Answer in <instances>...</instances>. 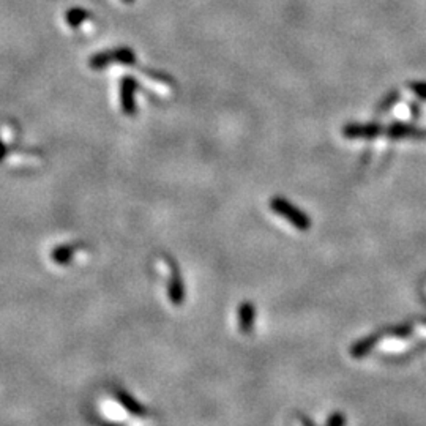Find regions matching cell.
<instances>
[{"instance_id":"cell-9","label":"cell","mask_w":426,"mask_h":426,"mask_svg":"<svg viewBox=\"0 0 426 426\" xmlns=\"http://www.w3.org/2000/svg\"><path fill=\"white\" fill-rule=\"evenodd\" d=\"M119 400L124 404V408L130 412H134V414H141V408L134 403L130 396H126L125 393H119Z\"/></svg>"},{"instance_id":"cell-12","label":"cell","mask_w":426,"mask_h":426,"mask_svg":"<svg viewBox=\"0 0 426 426\" xmlns=\"http://www.w3.org/2000/svg\"><path fill=\"white\" fill-rule=\"evenodd\" d=\"M124 2H128V4H130V2H134V0H124Z\"/></svg>"},{"instance_id":"cell-10","label":"cell","mask_w":426,"mask_h":426,"mask_svg":"<svg viewBox=\"0 0 426 426\" xmlns=\"http://www.w3.org/2000/svg\"><path fill=\"white\" fill-rule=\"evenodd\" d=\"M6 155H9V148H6V144L4 142V139L0 138V163L5 161Z\"/></svg>"},{"instance_id":"cell-8","label":"cell","mask_w":426,"mask_h":426,"mask_svg":"<svg viewBox=\"0 0 426 426\" xmlns=\"http://www.w3.org/2000/svg\"><path fill=\"white\" fill-rule=\"evenodd\" d=\"M253 315H254V311H253V307L250 303L241 305V308H240V329L244 332L250 330V327L253 324Z\"/></svg>"},{"instance_id":"cell-7","label":"cell","mask_w":426,"mask_h":426,"mask_svg":"<svg viewBox=\"0 0 426 426\" xmlns=\"http://www.w3.org/2000/svg\"><path fill=\"white\" fill-rule=\"evenodd\" d=\"M408 346H409V341L400 339V338H392V339L382 341L381 351H386V352H403L404 349H408Z\"/></svg>"},{"instance_id":"cell-4","label":"cell","mask_w":426,"mask_h":426,"mask_svg":"<svg viewBox=\"0 0 426 426\" xmlns=\"http://www.w3.org/2000/svg\"><path fill=\"white\" fill-rule=\"evenodd\" d=\"M382 128L376 124H349L343 128V136L349 139L376 138L379 136Z\"/></svg>"},{"instance_id":"cell-2","label":"cell","mask_w":426,"mask_h":426,"mask_svg":"<svg viewBox=\"0 0 426 426\" xmlns=\"http://www.w3.org/2000/svg\"><path fill=\"white\" fill-rule=\"evenodd\" d=\"M270 209H272L276 215L286 218L290 224L297 227V229L307 231L311 227V219L305 215L302 210H298L295 205L286 201V199L273 197L272 201H270Z\"/></svg>"},{"instance_id":"cell-1","label":"cell","mask_w":426,"mask_h":426,"mask_svg":"<svg viewBox=\"0 0 426 426\" xmlns=\"http://www.w3.org/2000/svg\"><path fill=\"white\" fill-rule=\"evenodd\" d=\"M111 63H122V65H134L136 63V54L130 48H116L109 51L98 53L90 57L89 65L94 70H103Z\"/></svg>"},{"instance_id":"cell-5","label":"cell","mask_w":426,"mask_h":426,"mask_svg":"<svg viewBox=\"0 0 426 426\" xmlns=\"http://www.w3.org/2000/svg\"><path fill=\"white\" fill-rule=\"evenodd\" d=\"M76 250H77V246H73V245L59 246L51 253V259L54 264L65 266V264H68V262H71V259H73Z\"/></svg>"},{"instance_id":"cell-11","label":"cell","mask_w":426,"mask_h":426,"mask_svg":"<svg viewBox=\"0 0 426 426\" xmlns=\"http://www.w3.org/2000/svg\"><path fill=\"white\" fill-rule=\"evenodd\" d=\"M417 332L422 333V337H426V327H418Z\"/></svg>"},{"instance_id":"cell-3","label":"cell","mask_w":426,"mask_h":426,"mask_svg":"<svg viewBox=\"0 0 426 426\" xmlns=\"http://www.w3.org/2000/svg\"><path fill=\"white\" fill-rule=\"evenodd\" d=\"M136 94H138V81L131 76H125L120 81V108L125 116H136Z\"/></svg>"},{"instance_id":"cell-6","label":"cell","mask_w":426,"mask_h":426,"mask_svg":"<svg viewBox=\"0 0 426 426\" xmlns=\"http://www.w3.org/2000/svg\"><path fill=\"white\" fill-rule=\"evenodd\" d=\"M87 19H90V14H89V11H85L82 9H70L65 13L67 24L71 26V27H75V28L82 26Z\"/></svg>"}]
</instances>
